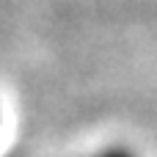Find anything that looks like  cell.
I'll use <instances>...</instances> for the list:
<instances>
[{"mask_svg":"<svg viewBox=\"0 0 157 157\" xmlns=\"http://www.w3.org/2000/svg\"><path fill=\"white\" fill-rule=\"evenodd\" d=\"M86 157H141L132 146H124V144H108V146H102V149H97V152H91V155Z\"/></svg>","mask_w":157,"mask_h":157,"instance_id":"obj_1","label":"cell"}]
</instances>
